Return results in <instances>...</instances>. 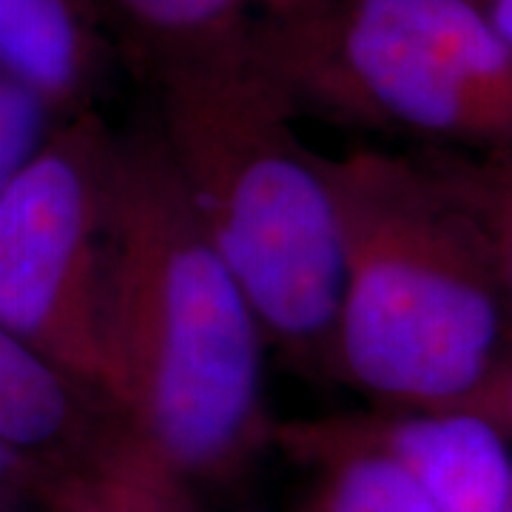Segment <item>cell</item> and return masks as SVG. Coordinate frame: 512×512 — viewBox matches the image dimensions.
<instances>
[{
    "mask_svg": "<svg viewBox=\"0 0 512 512\" xmlns=\"http://www.w3.org/2000/svg\"><path fill=\"white\" fill-rule=\"evenodd\" d=\"M302 117L436 151H512V46L467 0H322L251 37Z\"/></svg>",
    "mask_w": 512,
    "mask_h": 512,
    "instance_id": "4",
    "label": "cell"
},
{
    "mask_svg": "<svg viewBox=\"0 0 512 512\" xmlns=\"http://www.w3.org/2000/svg\"><path fill=\"white\" fill-rule=\"evenodd\" d=\"M60 123L35 92L0 72V194L12 185Z\"/></svg>",
    "mask_w": 512,
    "mask_h": 512,
    "instance_id": "12",
    "label": "cell"
},
{
    "mask_svg": "<svg viewBox=\"0 0 512 512\" xmlns=\"http://www.w3.org/2000/svg\"><path fill=\"white\" fill-rule=\"evenodd\" d=\"M0 72L60 120L94 111L109 72L100 0H0Z\"/></svg>",
    "mask_w": 512,
    "mask_h": 512,
    "instance_id": "8",
    "label": "cell"
},
{
    "mask_svg": "<svg viewBox=\"0 0 512 512\" xmlns=\"http://www.w3.org/2000/svg\"><path fill=\"white\" fill-rule=\"evenodd\" d=\"M188 495L180 484L157 473H131L43 512H191Z\"/></svg>",
    "mask_w": 512,
    "mask_h": 512,
    "instance_id": "13",
    "label": "cell"
},
{
    "mask_svg": "<svg viewBox=\"0 0 512 512\" xmlns=\"http://www.w3.org/2000/svg\"><path fill=\"white\" fill-rule=\"evenodd\" d=\"M342 288L328 376L376 410H458L512 356L476 225L413 151L325 154Z\"/></svg>",
    "mask_w": 512,
    "mask_h": 512,
    "instance_id": "2",
    "label": "cell"
},
{
    "mask_svg": "<svg viewBox=\"0 0 512 512\" xmlns=\"http://www.w3.org/2000/svg\"><path fill=\"white\" fill-rule=\"evenodd\" d=\"M114 143L97 111L66 117L0 194V328L94 396Z\"/></svg>",
    "mask_w": 512,
    "mask_h": 512,
    "instance_id": "5",
    "label": "cell"
},
{
    "mask_svg": "<svg viewBox=\"0 0 512 512\" xmlns=\"http://www.w3.org/2000/svg\"><path fill=\"white\" fill-rule=\"evenodd\" d=\"M0 447L43 484V510L134 470H157L106 402L0 328ZM160 473V470H157Z\"/></svg>",
    "mask_w": 512,
    "mask_h": 512,
    "instance_id": "6",
    "label": "cell"
},
{
    "mask_svg": "<svg viewBox=\"0 0 512 512\" xmlns=\"http://www.w3.org/2000/svg\"><path fill=\"white\" fill-rule=\"evenodd\" d=\"M0 487L3 490H12V493L26 495V498H32L40 507L46 501V490H43L40 478L20 458L12 456L6 447H0Z\"/></svg>",
    "mask_w": 512,
    "mask_h": 512,
    "instance_id": "15",
    "label": "cell"
},
{
    "mask_svg": "<svg viewBox=\"0 0 512 512\" xmlns=\"http://www.w3.org/2000/svg\"><path fill=\"white\" fill-rule=\"evenodd\" d=\"M274 439L316 476L302 512H433L413 478L350 416L293 421L276 427Z\"/></svg>",
    "mask_w": 512,
    "mask_h": 512,
    "instance_id": "9",
    "label": "cell"
},
{
    "mask_svg": "<svg viewBox=\"0 0 512 512\" xmlns=\"http://www.w3.org/2000/svg\"><path fill=\"white\" fill-rule=\"evenodd\" d=\"M410 151L476 225L512 325V151Z\"/></svg>",
    "mask_w": 512,
    "mask_h": 512,
    "instance_id": "11",
    "label": "cell"
},
{
    "mask_svg": "<svg viewBox=\"0 0 512 512\" xmlns=\"http://www.w3.org/2000/svg\"><path fill=\"white\" fill-rule=\"evenodd\" d=\"M393 458L433 512H510V441L464 410H373L350 416Z\"/></svg>",
    "mask_w": 512,
    "mask_h": 512,
    "instance_id": "7",
    "label": "cell"
},
{
    "mask_svg": "<svg viewBox=\"0 0 512 512\" xmlns=\"http://www.w3.org/2000/svg\"><path fill=\"white\" fill-rule=\"evenodd\" d=\"M467 3L512 46V0H467Z\"/></svg>",
    "mask_w": 512,
    "mask_h": 512,
    "instance_id": "16",
    "label": "cell"
},
{
    "mask_svg": "<svg viewBox=\"0 0 512 512\" xmlns=\"http://www.w3.org/2000/svg\"><path fill=\"white\" fill-rule=\"evenodd\" d=\"M100 342L103 402L188 493L274 439L268 339L151 126L114 143Z\"/></svg>",
    "mask_w": 512,
    "mask_h": 512,
    "instance_id": "1",
    "label": "cell"
},
{
    "mask_svg": "<svg viewBox=\"0 0 512 512\" xmlns=\"http://www.w3.org/2000/svg\"><path fill=\"white\" fill-rule=\"evenodd\" d=\"M458 410L476 413L484 421H490L495 430L512 444V356L495 370L490 382L478 390L476 396Z\"/></svg>",
    "mask_w": 512,
    "mask_h": 512,
    "instance_id": "14",
    "label": "cell"
},
{
    "mask_svg": "<svg viewBox=\"0 0 512 512\" xmlns=\"http://www.w3.org/2000/svg\"><path fill=\"white\" fill-rule=\"evenodd\" d=\"M510 512H512V504H510Z\"/></svg>",
    "mask_w": 512,
    "mask_h": 512,
    "instance_id": "18",
    "label": "cell"
},
{
    "mask_svg": "<svg viewBox=\"0 0 512 512\" xmlns=\"http://www.w3.org/2000/svg\"><path fill=\"white\" fill-rule=\"evenodd\" d=\"M148 69L151 128L265 339L302 370L328 373L342 237L325 154L302 140L251 40Z\"/></svg>",
    "mask_w": 512,
    "mask_h": 512,
    "instance_id": "3",
    "label": "cell"
},
{
    "mask_svg": "<svg viewBox=\"0 0 512 512\" xmlns=\"http://www.w3.org/2000/svg\"><path fill=\"white\" fill-rule=\"evenodd\" d=\"M0 512H43V507L35 504L32 498H26V495L0 487Z\"/></svg>",
    "mask_w": 512,
    "mask_h": 512,
    "instance_id": "17",
    "label": "cell"
},
{
    "mask_svg": "<svg viewBox=\"0 0 512 512\" xmlns=\"http://www.w3.org/2000/svg\"><path fill=\"white\" fill-rule=\"evenodd\" d=\"M146 63L248 43L256 29L322 0H103Z\"/></svg>",
    "mask_w": 512,
    "mask_h": 512,
    "instance_id": "10",
    "label": "cell"
}]
</instances>
